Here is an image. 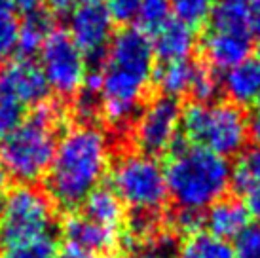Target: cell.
Wrapping results in <instances>:
<instances>
[{
    "instance_id": "8",
    "label": "cell",
    "mask_w": 260,
    "mask_h": 258,
    "mask_svg": "<svg viewBox=\"0 0 260 258\" xmlns=\"http://www.w3.org/2000/svg\"><path fill=\"white\" fill-rule=\"evenodd\" d=\"M181 112L182 105L179 99L158 95L146 101L129 131L135 150L152 158L171 154L182 139Z\"/></svg>"
},
{
    "instance_id": "33",
    "label": "cell",
    "mask_w": 260,
    "mask_h": 258,
    "mask_svg": "<svg viewBox=\"0 0 260 258\" xmlns=\"http://www.w3.org/2000/svg\"><path fill=\"white\" fill-rule=\"evenodd\" d=\"M247 33L260 38V0L251 2V10L247 15Z\"/></svg>"
},
{
    "instance_id": "36",
    "label": "cell",
    "mask_w": 260,
    "mask_h": 258,
    "mask_svg": "<svg viewBox=\"0 0 260 258\" xmlns=\"http://www.w3.org/2000/svg\"><path fill=\"white\" fill-rule=\"evenodd\" d=\"M245 198V207L247 211L254 216H260V186L253 188V190H249V192L243 196Z\"/></svg>"
},
{
    "instance_id": "26",
    "label": "cell",
    "mask_w": 260,
    "mask_h": 258,
    "mask_svg": "<svg viewBox=\"0 0 260 258\" xmlns=\"http://www.w3.org/2000/svg\"><path fill=\"white\" fill-rule=\"evenodd\" d=\"M220 91H222V82L218 78V74L213 69H209L207 64L200 63L192 87H190V95L194 97V101L209 105L213 99H217Z\"/></svg>"
},
{
    "instance_id": "3",
    "label": "cell",
    "mask_w": 260,
    "mask_h": 258,
    "mask_svg": "<svg viewBox=\"0 0 260 258\" xmlns=\"http://www.w3.org/2000/svg\"><path fill=\"white\" fill-rule=\"evenodd\" d=\"M65 120L67 107L57 99L32 108V112L0 143V162L8 175L25 186L46 179Z\"/></svg>"
},
{
    "instance_id": "38",
    "label": "cell",
    "mask_w": 260,
    "mask_h": 258,
    "mask_svg": "<svg viewBox=\"0 0 260 258\" xmlns=\"http://www.w3.org/2000/svg\"><path fill=\"white\" fill-rule=\"evenodd\" d=\"M12 0H0V12H12Z\"/></svg>"
},
{
    "instance_id": "29",
    "label": "cell",
    "mask_w": 260,
    "mask_h": 258,
    "mask_svg": "<svg viewBox=\"0 0 260 258\" xmlns=\"http://www.w3.org/2000/svg\"><path fill=\"white\" fill-rule=\"evenodd\" d=\"M25 116L27 108L21 107L17 101L0 95V143L23 122Z\"/></svg>"
},
{
    "instance_id": "9",
    "label": "cell",
    "mask_w": 260,
    "mask_h": 258,
    "mask_svg": "<svg viewBox=\"0 0 260 258\" xmlns=\"http://www.w3.org/2000/svg\"><path fill=\"white\" fill-rule=\"evenodd\" d=\"M69 36L84 53L87 71H101L114 36V19L105 0H78L69 12Z\"/></svg>"
},
{
    "instance_id": "34",
    "label": "cell",
    "mask_w": 260,
    "mask_h": 258,
    "mask_svg": "<svg viewBox=\"0 0 260 258\" xmlns=\"http://www.w3.org/2000/svg\"><path fill=\"white\" fill-rule=\"evenodd\" d=\"M48 0H12V6L23 15H30L35 12H40L46 8Z\"/></svg>"
},
{
    "instance_id": "25",
    "label": "cell",
    "mask_w": 260,
    "mask_h": 258,
    "mask_svg": "<svg viewBox=\"0 0 260 258\" xmlns=\"http://www.w3.org/2000/svg\"><path fill=\"white\" fill-rule=\"evenodd\" d=\"M127 241L131 245H145L148 241H156V234L159 228V220L156 213H143L133 211L127 220Z\"/></svg>"
},
{
    "instance_id": "2",
    "label": "cell",
    "mask_w": 260,
    "mask_h": 258,
    "mask_svg": "<svg viewBox=\"0 0 260 258\" xmlns=\"http://www.w3.org/2000/svg\"><path fill=\"white\" fill-rule=\"evenodd\" d=\"M110 135L97 123H76L59 139L46 175V194L63 209L82 205L110 167Z\"/></svg>"
},
{
    "instance_id": "31",
    "label": "cell",
    "mask_w": 260,
    "mask_h": 258,
    "mask_svg": "<svg viewBox=\"0 0 260 258\" xmlns=\"http://www.w3.org/2000/svg\"><path fill=\"white\" fill-rule=\"evenodd\" d=\"M236 258H260V228H249L238 237Z\"/></svg>"
},
{
    "instance_id": "6",
    "label": "cell",
    "mask_w": 260,
    "mask_h": 258,
    "mask_svg": "<svg viewBox=\"0 0 260 258\" xmlns=\"http://www.w3.org/2000/svg\"><path fill=\"white\" fill-rule=\"evenodd\" d=\"M110 184L122 203L133 211L158 213L169 198L164 167L156 158L137 150H127L116 158Z\"/></svg>"
},
{
    "instance_id": "4",
    "label": "cell",
    "mask_w": 260,
    "mask_h": 258,
    "mask_svg": "<svg viewBox=\"0 0 260 258\" xmlns=\"http://www.w3.org/2000/svg\"><path fill=\"white\" fill-rule=\"evenodd\" d=\"M164 171L167 192L179 209H209L232 184L228 159L200 144H184V139L171 150Z\"/></svg>"
},
{
    "instance_id": "14",
    "label": "cell",
    "mask_w": 260,
    "mask_h": 258,
    "mask_svg": "<svg viewBox=\"0 0 260 258\" xmlns=\"http://www.w3.org/2000/svg\"><path fill=\"white\" fill-rule=\"evenodd\" d=\"M251 213L247 211L245 203L238 200H220L213 203L205 213V226L209 234L220 237L224 241L238 239L251 228Z\"/></svg>"
},
{
    "instance_id": "16",
    "label": "cell",
    "mask_w": 260,
    "mask_h": 258,
    "mask_svg": "<svg viewBox=\"0 0 260 258\" xmlns=\"http://www.w3.org/2000/svg\"><path fill=\"white\" fill-rule=\"evenodd\" d=\"M154 55L159 61H177L188 59L198 46V36L192 27L171 19L161 30L152 36Z\"/></svg>"
},
{
    "instance_id": "1",
    "label": "cell",
    "mask_w": 260,
    "mask_h": 258,
    "mask_svg": "<svg viewBox=\"0 0 260 258\" xmlns=\"http://www.w3.org/2000/svg\"><path fill=\"white\" fill-rule=\"evenodd\" d=\"M152 38L139 27H123L112 36L99 71L101 116L116 133H129L154 84Z\"/></svg>"
},
{
    "instance_id": "39",
    "label": "cell",
    "mask_w": 260,
    "mask_h": 258,
    "mask_svg": "<svg viewBox=\"0 0 260 258\" xmlns=\"http://www.w3.org/2000/svg\"><path fill=\"white\" fill-rule=\"evenodd\" d=\"M254 61L260 64V44H258V48H256V59H254Z\"/></svg>"
},
{
    "instance_id": "30",
    "label": "cell",
    "mask_w": 260,
    "mask_h": 258,
    "mask_svg": "<svg viewBox=\"0 0 260 258\" xmlns=\"http://www.w3.org/2000/svg\"><path fill=\"white\" fill-rule=\"evenodd\" d=\"M205 224V215L202 211H190V209H177L171 216V228L181 232L184 236H194L202 232V226Z\"/></svg>"
},
{
    "instance_id": "27",
    "label": "cell",
    "mask_w": 260,
    "mask_h": 258,
    "mask_svg": "<svg viewBox=\"0 0 260 258\" xmlns=\"http://www.w3.org/2000/svg\"><path fill=\"white\" fill-rule=\"evenodd\" d=\"M21 23L12 12H0V61L12 59L19 46Z\"/></svg>"
},
{
    "instance_id": "22",
    "label": "cell",
    "mask_w": 260,
    "mask_h": 258,
    "mask_svg": "<svg viewBox=\"0 0 260 258\" xmlns=\"http://www.w3.org/2000/svg\"><path fill=\"white\" fill-rule=\"evenodd\" d=\"M232 186L241 196L260 186V146L245 150L239 156L236 167L232 169Z\"/></svg>"
},
{
    "instance_id": "21",
    "label": "cell",
    "mask_w": 260,
    "mask_h": 258,
    "mask_svg": "<svg viewBox=\"0 0 260 258\" xmlns=\"http://www.w3.org/2000/svg\"><path fill=\"white\" fill-rule=\"evenodd\" d=\"M253 0H217L211 14L213 29L222 30H245L247 15Z\"/></svg>"
},
{
    "instance_id": "35",
    "label": "cell",
    "mask_w": 260,
    "mask_h": 258,
    "mask_svg": "<svg viewBox=\"0 0 260 258\" xmlns=\"http://www.w3.org/2000/svg\"><path fill=\"white\" fill-rule=\"evenodd\" d=\"M137 258H171L167 239L154 241V247H148V249H145V251L141 252Z\"/></svg>"
},
{
    "instance_id": "5",
    "label": "cell",
    "mask_w": 260,
    "mask_h": 258,
    "mask_svg": "<svg viewBox=\"0 0 260 258\" xmlns=\"http://www.w3.org/2000/svg\"><path fill=\"white\" fill-rule=\"evenodd\" d=\"M53 224L55 213L48 194L19 184L10 190L0 207V247L4 251L51 237Z\"/></svg>"
},
{
    "instance_id": "17",
    "label": "cell",
    "mask_w": 260,
    "mask_h": 258,
    "mask_svg": "<svg viewBox=\"0 0 260 258\" xmlns=\"http://www.w3.org/2000/svg\"><path fill=\"white\" fill-rule=\"evenodd\" d=\"M198 67L200 63L190 57L177 59V61H161L154 71V84L161 95L179 99L182 95L190 93Z\"/></svg>"
},
{
    "instance_id": "11",
    "label": "cell",
    "mask_w": 260,
    "mask_h": 258,
    "mask_svg": "<svg viewBox=\"0 0 260 258\" xmlns=\"http://www.w3.org/2000/svg\"><path fill=\"white\" fill-rule=\"evenodd\" d=\"M50 86L35 59L17 57L0 71V95L17 101L21 107H38L50 101Z\"/></svg>"
},
{
    "instance_id": "24",
    "label": "cell",
    "mask_w": 260,
    "mask_h": 258,
    "mask_svg": "<svg viewBox=\"0 0 260 258\" xmlns=\"http://www.w3.org/2000/svg\"><path fill=\"white\" fill-rule=\"evenodd\" d=\"M135 19H137L139 29L152 38L158 30H161L171 21L169 0H141Z\"/></svg>"
},
{
    "instance_id": "19",
    "label": "cell",
    "mask_w": 260,
    "mask_h": 258,
    "mask_svg": "<svg viewBox=\"0 0 260 258\" xmlns=\"http://www.w3.org/2000/svg\"><path fill=\"white\" fill-rule=\"evenodd\" d=\"M55 30V15L51 10L44 8L40 12H35L30 15H25L19 30V57L21 59H35L37 53H40L42 44L46 38Z\"/></svg>"
},
{
    "instance_id": "23",
    "label": "cell",
    "mask_w": 260,
    "mask_h": 258,
    "mask_svg": "<svg viewBox=\"0 0 260 258\" xmlns=\"http://www.w3.org/2000/svg\"><path fill=\"white\" fill-rule=\"evenodd\" d=\"M217 0H169L173 19L192 29H200L211 19Z\"/></svg>"
},
{
    "instance_id": "7",
    "label": "cell",
    "mask_w": 260,
    "mask_h": 258,
    "mask_svg": "<svg viewBox=\"0 0 260 258\" xmlns=\"http://www.w3.org/2000/svg\"><path fill=\"white\" fill-rule=\"evenodd\" d=\"M40 69L57 101L69 103L82 89L87 76L84 53L65 29H55L40 48Z\"/></svg>"
},
{
    "instance_id": "12",
    "label": "cell",
    "mask_w": 260,
    "mask_h": 258,
    "mask_svg": "<svg viewBox=\"0 0 260 258\" xmlns=\"http://www.w3.org/2000/svg\"><path fill=\"white\" fill-rule=\"evenodd\" d=\"M63 247L76 251L87 258L109 254L118 243V232L95 224L84 215H71L61 230Z\"/></svg>"
},
{
    "instance_id": "10",
    "label": "cell",
    "mask_w": 260,
    "mask_h": 258,
    "mask_svg": "<svg viewBox=\"0 0 260 258\" xmlns=\"http://www.w3.org/2000/svg\"><path fill=\"white\" fill-rule=\"evenodd\" d=\"M249 141V116L245 108L230 101L209 103L198 144L222 158L236 156Z\"/></svg>"
},
{
    "instance_id": "32",
    "label": "cell",
    "mask_w": 260,
    "mask_h": 258,
    "mask_svg": "<svg viewBox=\"0 0 260 258\" xmlns=\"http://www.w3.org/2000/svg\"><path fill=\"white\" fill-rule=\"evenodd\" d=\"M112 19L118 23H129L137 17L141 0H105Z\"/></svg>"
},
{
    "instance_id": "15",
    "label": "cell",
    "mask_w": 260,
    "mask_h": 258,
    "mask_svg": "<svg viewBox=\"0 0 260 258\" xmlns=\"http://www.w3.org/2000/svg\"><path fill=\"white\" fill-rule=\"evenodd\" d=\"M220 82L228 101L238 107L243 108L260 101V64L254 59L226 71Z\"/></svg>"
},
{
    "instance_id": "13",
    "label": "cell",
    "mask_w": 260,
    "mask_h": 258,
    "mask_svg": "<svg viewBox=\"0 0 260 258\" xmlns=\"http://www.w3.org/2000/svg\"><path fill=\"white\" fill-rule=\"evenodd\" d=\"M203 57L213 71H230L245 63L253 51V36L245 30L211 29L202 42Z\"/></svg>"
},
{
    "instance_id": "28",
    "label": "cell",
    "mask_w": 260,
    "mask_h": 258,
    "mask_svg": "<svg viewBox=\"0 0 260 258\" xmlns=\"http://www.w3.org/2000/svg\"><path fill=\"white\" fill-rule=\"evenodd\" d=\"M57 245L51 237L35 241L29 245H19L12 249H4L0 258H57Z\"/></svg>"
},
{
    "instance_id": "18",
    "label": "cell",
    "mask_w": 260,
    "mask_h": 258,
    "mask_svg": "<svg viewBox=\"0 0 260 258\" xmlns=\"http://www.w3.org/2000/svg\"><path fill=\"white\" fill-rule=\"evenodd\" d=\"M82 215L93 220L99 226L118 232L123 224L125 211H123L122 200L114 194L112 188L99 186L97 190L87 196L82 203Z\"/></svg>"
},
{
    "instance_id": "37",
    "label": "cell",
    "mask_w": 260,
    "mask_h": 258,
    "mask_svg": "<svg viewBox=\"0 0 260 258\" xmlns=\"http://www.w3.org/2000/svg\"><path fill=\"white\" fill-rule=\"evenodd\" d=\"M249 137L254 141L256 146H260V107L249 116Z\"/></svg>"
},
{
    "instance_id": "20",
    "label": "cell",
    "mask_w": 260,
    "mask_h": 258,
    "mask_svg": "<svg viewBox=\"0 0 260 258\" xmlns=\"http://www.w3.org/2000/svg\"><path fill=\"white\" fill-rule=\"evenodd\" d=\"M177 258H236V249L209 232H198L184 239Z\"/></svg>"
},
{
    "instance_id": "40",
    "label": "cell",
    "mask_w": 260,
    "mask_h": 258,
    "mask_svg": "<svg viewBox=\"0 0 260 258\" xmlns=\"http://www.w3.org/2000/svg\"><path fill=\"white\" fill-rule=\"evenodd\" d=\"M107 258H116V256H107Z\"/></svg>"
}]
</instances>
